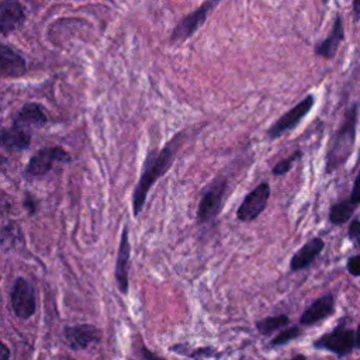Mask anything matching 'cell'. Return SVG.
<instances>
[{
	"instance_id": "27",
	"label": "cell",
	"mask_w": 360,
	"mask_h": 360,
	"mask_svg": "<svg viewBox=\"0 0 360 360\" xmlns=\"http://www.w3.org/2000/svg\"><path fill=\"white\" fill-rule=\"evenodd\" d=\"M349 201H352L357 207L360 205V172L357 173V176L354 179L353 188H352V193L349 195Z\"/></svg>"
},
{
	"instance_id": "21",
	"label": "cell",
	"mask_w": 360,
	"mask_h": 360,
	"mask_svg": "<svg viewBox=\"0 0 360 360\" xmlns=\"http://www.w3.org/2000/svg\"><path fill=\"white\" fill-rule=\"evenodd\" d=\"M21 240V231L17 224H7L0 229V246L3 249H13Z\"/></svg>"
},
{
	"instance_id": "10",
	"label": "cell",
	"mask_w": 360,
	"mask_h": 360,
	"mask_svg": "<svg viewBox=\"0 0 360 360\" xmlns=\"http://www.w3.org/2000/svg\"><path fill=\"white\" fill-rule=\"evenodd\" d=\"M335 312V295L328 292L316 298L300 316V325L312 326Z\"/></svg>"
},
{
	"instance_id": "22",
	"label": "cell",
	"mask_w": 360,
	"mask_h": 360,
	"mask_svg": "<svg viewBox=\"0 0 360 360\" xmlns=\"http://www.w3.org/2000/svg\"><path fill=\"white\" fill-rule=\"evenodd\" d=\"M302 333L301 328L297 325V326H291V328H285L283 329L280 333H277L269 343L270 347H280V346H284L292 340H295L297 338H300Z\"/></svg>"
},
{
	"instance_id": "31",
	"label": "cell",
	"mask_w": 360,
	"mask_h": 360,
	"mask_svg": "<svg viewBox=\"0 0 360 360\" xmlns=\"http://www.w3.org/2000/svg\"><path fill=\"white\" fill-rule=\"evenodd\" d=\"M8 208H10V205L7 204V201H4V200L0 198V215H3L4 212H7Z\"/></svg>"
},
{
	"instance_id": "19",
	"label": "cell",
	"mask_w": 360,
	"mask_h": 360,
	"mask_svg": "<svg viewBox=\"0 0 360 360\" xmlns=\"http://www.w3.org/2000/svg\"><path fill=\"white\" fill-rule=\"evenodd\" d=\"M357 208V205H354L352 201L345 200V201H339L330 205L329 208V221L332 225H343L346 224L352 215L354 214V210Z\"/></svg>"
},
{
	"instance_id": "32",
	"label": "cell",
	"mask_w": 360,
	"mask_h": 360,
	"mask_svg": "<svg viewBox=\"0 0 360 360\" xmlns=\"http://www.w3.org/2000/svg\"><path fill=\"white\" fill-rule=\"evenodd\" d=\"M294 359H307L305 356H294Z\"/></svg>"
},
{
	"instance_id": "8",
	"label": "cell",
	"mask_w": 360,
	"mask_h": 360,
	"mask_svg": "<svg viewBox=\"0 0 360 360\" xmlns=\"http://www.w3.org/2000/svg\"><path fill=\"white\" fill-rule=\"evenodd\" d=\"M11 308L18 318L27 319L34 315L37 302L34 287L24 278H17L11 291Z\"/></svg>"
},
{
	"instance_id": "18",
	"label": "cell",
	"mask_w": 360,
	"mask_h": 360,
	"mask_svg": "<svg viewBox=\"0 0 360 360\" xmlns=\"http://www.w3.org/2000/svg\"><path fill=\"white\" fill-rule=\"evenodd\" d=\"M14 122H15V125H20L22 128L31 127V125L41 127V125H44L46 122V117H45L42 108L38 104L30 103V104H25L18 111Z\"/></svg>"
},
{
	"instance_id": "14",
	"label": "cell",
	"mask_w": 360,
	"mask_h": 360,
	"mask_svg": "<svg viewBox=\"0 0 360 360\" xmlns=\"http://www.w3.org/2000/svg\"><path fill=\"white\" fill-rule=\"evenodd\" d=\"M343 39H345L343 21H342L340 15H336L329 35L323 41L316 44L315 55L319 58H323V59H333L339 49V45Z\"/></svg>"
},
{
	"instance_id": "12",
	"label": "cell",
	"mask_w": 360,
	"mask_h": 360,
	"mask_svg": "<svg viewBox=\"0 0 360 360\" xmlns=\"http://www.w3.org/2000/svg\"><path fill=\"white\" fill-rule=\"evenodd\" d=\"M323 248H325V240L321 236H315L309 239L298 252L292 255L290 260V270L300 271L307 269L322 253Z\"/></svg>"
},
{
	"instance_id": "23",
	"label": "cell",
	"mask_w": 360,
	"mask_h": 360,
	"mask_svg": "<svg viewBox=\"0 0 360 360\" xmlns=\"http://www.w3.org/2000/svg\"><path fill=\"white\" fill-rule=\"evenodd\" d=\"M301 156H302V152H301V150H295V152H292L288 158H285V159L277 162V163L274 165V167H273V174H274V176H283V174H285V173L292 167L294 162H297Z\"/></svg>"
},
{
	"instance_id": "15",
	"label": "cell",
	"mask_w": 360,
	"mask_h": 360,
	"mask_svg": "<svg viewBox=\"0 0 360 360\" xmlns=\"http://www.w3.org/2000/svg\"><path fill=\"white\" fill-rule=\"evenodd\" d=\"M24 20V10L15 0H4L0 3V31L7 34L15 30Z\"/></svg>"
},
{
	"instance_id": "5",
	"label": "cell",
	"mask_w": 360,
	"mask_h": 360,
	"mask_svg": "<svg viewBox=\"0 0 360 360\" xmlns=\"http://www.w3.org/2000/svg\"><path fill=\"white\" fill-rule=\"evenodd\" d=\"M315 104V96L308 94L304 97L298 104H295L292 108L285 111L280 118H277L266 131V135L269 139L280 138L284 132L294 129L312 110Z\"/></svg>"
},
{
	"instance_id": "33",
	"label": "cell",
	"mask_w": 360,
	"mask_h": 360,
	"mask_svg": "<svg viewBox=\"0 0 360 360\" xmlns=\"http://www.w3.org/2000/svg\"><path fill=\"white\" fill-rule=\"evenodd\" d=\"M359 159H360V155H359Z\"/></svg>"
},
{
	"instance_id": "13",
	"label": "cell",
	"mask_w": 360,
	"mask_h": 360,
	"mask_svg": "<svg viewBox=\"0 0 360 360\" xmlns=\"http://www.w3.org/2000/svg\"><path fill=\"white\" fill-rule=\"evenodd\" d=\"M129 253H131V246H129V239H128V228L125 226L121 235V242H120V249H118V256H117V263H115V280L120 291L122 294L128 292V269H129Z\"/></svg>"
},
{
	"instance_id": "25",
	"label": "cell",
	"mask_w": 360,
	"mask_h": 360,
	"mask_svg": "<svg viewBox=\"0 0 360 360\" xmlns=\"http://www.w3.org/2000/svg\"><path fill=\"white\" fill-rule=\"evenodd\" d=\"M346 269H347V271H349L352 276L360 277V253H359V255H354V256H350V257L347 259Z\"/></svg>"
},
{
	"instance_id": "11",
	"label": "cell",
	"mask_w": 360,
	"mask_h": 360,
	"mask_svg": "<svg viewBox=\"0 0 360 360\" xmlns=\"http://www.w3.org/2000/svg\"><path fill=\"white\" fill-rule=\"evenodd\" d=\"M65 340L73 350H84L100 340V332L91 325H75L65 329Z\"/></svg>"
},
{
	"instance_id": "7",
	"label": "cell",
	"mask_w": 360,
	"mask_h": 360,
	"mask_svg": "<svg viewBox=\"0 0 360 360\" xmlns=\"http://www.w3.org/2000/svg\"><path fill=\"white\" fill-rule=\"evenodd\" d=\"M270 184L262 181L252 191H249L240 205L236 210V218L242 222H250L256 219L266 208L270 198Z\"/></svg>"
},
{
	"instance_id": "16",
	"label": "cell",
	"mask_w": 360,
	"mask_h": 360,
	"mask_svg": "<svg viewBox=\"0 0 360 360\" xmlns=\"http://www.w3.org/2000/svg\"><path fill=\"white\" fill-rule=\"evenodd\" d=\"M25 72L24 59L11 48L0 44V76L14 77Z\"/></svg>"
},
{
	"instance_id": "20",
	"label": "cell",
	"mask_w": 360,
	"mask_h": 360,
	"mask_svg": "<svg viewBox=\"0 0 360 360\" xmlns=\"http://www.w3.org/2000/svg\"><path fill=\"white\" fill-rule=\"evenodd\" d=\"M290 323V318L284 314H280V315H271V316H266L263 319H259L256 322V329L260 335L263 336H269L271 335L273 332L287 326Z\"/></svg>"
},
{
	"instance_id": "9",
	"label": "cell",
	"mask_w": 360,
	"mask_h": 360,
	"mask_svg": "<svg viewBox=\"0 0 360 360\" xmlns=\"http://www.w3.org/2000/svg\"><path fill=\"white\" fill-rule=\"evenodd\" d=\"M70 159L69 153L66 150H63L62 148L53 146V148H44L41 150H38L31 160L28 162L27 166V174L30 176H41L45 174L46 172L51 170V167L55 163H60V162H68Z\"/></svg>"
},
{
	"instance_id": "6",
	"label": "cell",
	"mask_w": 360,
	"mask_h": 360,
	"mask_svg": "<svg viewBox=\"0 0 360 360\" xmlns=\"http://www.w3.org/2000/svg\"><path fill=\"white\" fill-rule=\"evenodd\" d=\"M221 0H207L204 1L198 8H195L194 11L188 13L187 15H184L177 25L174 27L172 35H170V41L172 42H183L187 41L208 18L210 13L214 10V7L219 3Z\"/></svg>"
},
{
	"instance_id": "26",
	"label": "cell",
	"mask_w": 360,
	"mask_h": 360,
	"mask_svg": "<svg viewBox=\"0 0 360 360\" xmlns=\"http://www.w3.org/2000/svg\"><path fill=\"white\" fill-rule=\"evenodd\" d=\"M347 235L352 240H356L360 243V219L354 218L350 221V225L347 228Z\"/></svg>"
},
{
	"instance_id": "24",
	"label": "cell",
	"mask_w": 360,
	"mask_h": 360,
	"mask_svg": "<svg viewBox=\"0 0 360 360\" xmlns=\"http://www.w3.org/2000/svg\"><path fill=\"white\" fill-rule=\"evenodd\" d=\"M187 357H190V359H211V357L218 359V357H221V353H218L215 350V347H212V346H202V347L193 349V352H188Z\"/></svg>"
},
{
	"instance_id": "3",
	"label": "cell",
	"mask_w": 360,
	"mask_h": 360,
	"mask_svg": "<svg viewBox=\"0 0 360 360\" xmlns=\"http://www.w3.org/2000/svg\"><path fill=\"white\" fill-rule=\"evenodd\" d=\"M314 349L326 350L336 357H347L354 350V329L347 328L343 322L338 323L335 329L326 332L312 342Z\"/></svg>"
},
{
	"instance_id": "28",
	"label": "cell",
	"mask_w": 360,
	"mask_h": 360,
	"mask_svg": "<svg viewBox=\"0 0 360 360\" xmlns=\"http://www.w3.org/2000/svg\"><path fill=\"white\" fill-rule=\"evenodd\" d=\"M353 18L356 22L360 21V0H353Z\"/></svg>"
},
{
	"instance_id": "4",
	"label": "cell",
	"mask_w": 360,
	"mask_h": 360,
	"mask_svg": "<svg viewBox=\"0 0 360 360\" xmlns=\"http://www.w3.org/2000/svg\"><path fill=\"white\" fill-rule=\"evenodd\" d=\"M226 187H228V181L222 176H217L205 187L197 208V221L200 224H207V222H211L214 218H217V215L219 214L224 205Z\"/></svg>"
},
{
	"instance_id": "17",
	"label": "cell",
	"mask_w": 360,
	"mask_h": 360,
	"mask_svg": "<svg viewBox=\"0 0 360 360\" xmlns=\"http://www.w3.org/2000/svg\"><path fill=\"white\" fill-rule=\"evenodd\" d=\"M31 136L28 131L20 125L0 128V145L8 149H24L30 145Z\"/></svg>"
},
{
	"instance_id": "2",
	"label": "cell",
	"mask_w": 360,
	"mask_h": 360,
	"mask_svg": "<svg viewBox=\"0 0 360 360\" xmlns=\"http://www.w3.org/2000/svg\"><path fill=\"white\" fill-rule=\"evenodd\" d=\"M359 118V104L354 103L346 111L342 125L332 138L325 159V173L330 174L346 165L353 153L356 143V129Z\"/></svg>"
},
{
	"instance_id": "30",
	"label": "cell",
	"mask_w": 360,
	"mask_h": 360,
	"mask_svg": "<svg viewBox=\"0 0 360 360\" xmlns=\"http://www.w3.org/2000/svg\"><path fill=\"white\" fill-rule=\"evenodd\" d=\"M354 349L360 350V323L357 325V328L354 330Z\"/></svg>"
},
{
	"instance_id": "1",
	"label": "cell",
	"mask_w": 360,
	"mask_h": 360,
	"mask_svg": "<svg viewBox=\"0 0 360 360\" xmlns=\"http://www.w3.org/2000/svg\"><path fill=\"white\" fill-rule=\"evenodd\" d=\"M183 138L184 132H180L176 136H173L160 150L153 149L148 153L142 174L132 195V211L135 217H138L142 212L150 187L156 183V180L160 176H163L170 169L174 156L181 146Z\"/></svg>"
},
{
	"instance_id": "29",
	"label": "cell",
	"mask_w": 360,
	"mask_h": 360,
	"mask_svg": "<svg viewBox=\"0 0 360 360\" xmlns=\"http://www.w3.org/2000/svg\"><path fill=\"white\" fill-rule=\"evenodd\" d=\"M10 357V352L7 349V346L4 343L0 342V360H4V359H8Z\"/></svg>"
}]
</instances>
